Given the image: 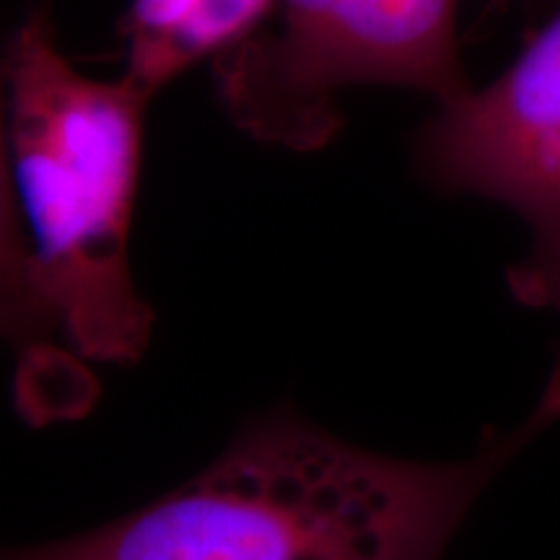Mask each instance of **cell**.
Here are the masks:
<instances>
[{
  "label": "cell",
  "mask_w": 560,
  "mask_h": 560,
  "mask_svg": "<svg viewBox=\"0 0 560 560\" xmlns=\"http://www.w3.org/2000/svg\"><path fill=\"white\" fill-rule=\"evenodd\" d=\"M280 30L215 58L221 102L252 138L322 149L340 130L338 91L402 86L439 104L470 89L457 0H276Z\"/></svg>",
  "instance_id": "3957f363"
},
{
  "label": "cell",
  "mask_w": 560,
  "mask_h": 560,
  "mask_svg": "<svg viewBox=\"0 0 560 560\" xmlns=\"http://www.w3.org/2000/svg\"><path fill=\"white\" fill-rule=\"evenodd\" d=\"M52 335H60L58 322L42 293L13 190L5 91L0 73V342L30 353L45 346Z\"/></svg>",
  "instance_id": "8992f818"
},
{
  "label": "cell",
  "mask_w": 560,
  "mask_h": 560,
  "mask_svg": "<svg viewBox=\"0 0 560 560\" xmlns=\"http://www.w3.org/2000/svg\"><path fill=\"white\" fill-rule=\"evenodd\" d=\"M276 0H132L122 19V75L156 96L206 58H221L262 30Z\"/></svg>",
  "instance_id": "5b68a950"
},
{
  "label": "cell",
  "mask_w": 560,
  "mask_h": 560,
  "mask_svg": "<svg viewBox=\"0 0 560 560\" xmlns=\"http://www.w3.org/2000/svg\"><path fill=\"white\" fill-rule=\"evenodd\" d=\"M13 190L58 332L79 355L132 363L153 314L130 270L143 120L153 96L62 55L50 11H30L0 55Z\"/></svg>",
  "instance_id": "7a4b0ae2"
},
{
  "label": "cell",
  "mask_w": 560,
  "mask_h": 560,
  "mask_svg": "<svg viewBox=\"0 0 560 560\" xmlns=\"http://www.w3.org/2000/svg\"><path fill=\"white\" fill-rule=\"evenodd\" d=\"M0 560H3V558H0Z\"/></svg>",
  "instance_id": "52a82bcc"
},
{
  "label": "cell",
  "mask_w": 560,
  "mask_h": 560,
  "mask_svg": "<svg viewBox=\"0 0 560 560\" xmlns=\"http://www.w3.org/2000/svg\"><path fill=\"white\" fill-rule=\"evenodd\" d=\"M416 172L441 192L495 200L529 226L509 291L560 314V11L482 89L439 104L416 136Z\"/></svg>",
  "instance_id": "277c9868"
},
{
  "label": "cell",
  "mask_w": 560,
  "mask_h": 560,
  "mask_svg": "<svg viewBox=\"0 0 560 560\" xmlns=\"http://www.w3.org/2000/svg\"><path fill=\"white\" fill-rule=\"evenodd\" d=\"M560 420V361L516 429L465 462L384 457L296 416L255 420L198 478L149 506L3 560H441L506 462Z\"/></svg>",
  "instance_id": "6da1fadb"
}]
</instances>
